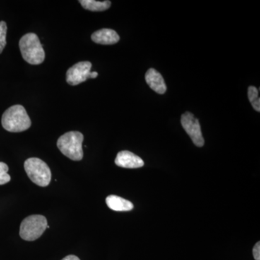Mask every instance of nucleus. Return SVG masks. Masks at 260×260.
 <instances>
[{"label":"nucleus","mask_w":260,"mask_h":260,"mask_svg":"<svg viewBox=\"0 0 260 260\" xmlns=\"http://www.w3.org/2000/svg\"><path fill=\"white\" fill-rule=\"evenodd\" d=\"M2 125L10 133H21L30 127L31 121L23 106L15 105L3 114Z\"/></svg>","instance_id":"nucleus-1"},{"label":"nucleus","mask_w":260,"mask_h":260,"mask_svg":"<svg viewBox=\"0 0 260 260\" xmlns=\"http://www.w3.org/2000/svg\"><path fill=\"white\" fill-rule=\"evenodd\" d=\"M19 47L24 60L29 64H42L45 59V52L39 37L34 32L25 34L19 42Z\"/></svg>","instance_id":"nucleus-2"},{"label":"nucleus","mask_w":260,"mask_h":260,"mask_svg":"<svg viewBox=\"0 0 260 260\" xmlns=\"http://www.w3.org/2000/svg\"><path fill=\"white\" fill-rule=\"evenodd\" d=\"M83 135L80 132H68L57 140V147L61 153L73 160H81L83 158Z\"/></svg>","instance_id":"nucleus-3"},{"label":"nucleus","mask_w":260,"mask_h":260,"mask_svg":"<svg viewBox=\"0 0 260 260\" xmlns=\"http://www.w3.org/2000/svg\"><path fill=\"white\" fill-rule=\"evenodd\" d=\"M24 169L29 179L38 186H47L50 184L51 172L45 162L38 158L27 159Z\"/></svg>","instance_id":"nucleus-4"},{"label":"nucleus","mask_w":260,"mask_h":260,"mask_svg":"<svg viewBox=\"0 0 260 260\" xmlns=\"http://www.w3.org/2000/svg\"><path fill=\"white\" fill-rule=\"evenodd\" d=\"M47 220L41 215H32L24 219L20 224V236L23 240H37L47 229Z\"/></svg>","instance_id":"nucleus-5"},{"label":"nucleus","mask_w":260,"mask_h":260,"mask_svg":"<svg viewBox=\"0 0 260 260\" xmlns=\"http://www.w3.org/2000/svg\"><path fill=\"white\" fill-rule=\"evenodd\" d=\"M92 64L90 61H80L70 68L67 72L66 80L71 85H79L88 78H97V72H90Z\"/></svg>","instance_id":"nucleus-6"},{"label":"nucleus","mask_w":260,"mask_h":260,"mask_svg":"<svg viewBox=\"0 0 260 260\" xmlns=\"http://www.w3.org/2000/svg\"><path fill=\"white\" fill-rule=\"evenodd\" d=\"M181 123L193 143L199 148L203 147L205 140L202 134L199 120L191 113L186 112L181 115Z\"/></svg>","instance_id":"nucleus-7"},{"label":"nucleus","mask_w":260,"mask_h":260,"mask_svg":"<svg viewBox=\"0 0 260 260\" xmlns=\"http://www.w3.org/2000/svg\"><path fill=\"white\" fill-rule=\"evenodd\" d=\"M115 164L118 167L126 169H138L144 166L143 159L127 150H123L118 153L115 159Z\"/></svg>","instance_id":"nucleus-8"},{"label":"nucleus","mask_w":260,"mask_h":260,"mask_svg":"<svg viewBox=\"0 0 260 260\" xmlns=\"http://www.w3.org/2000/svg\"><path fill=\"white\" fill-rule=\"evenodd\" d=\"M145 80L150 88L158 94H164L167 91V85L164 78L157 70L150 68L145 74Z\"/></svg>","instance_id":"nucleus-9"},{"label":"nucleus","mask_w":260,"mask_h":260,"mask_svg":"<svg viewBox=\"0 0 260 260\" xmlns=\"http://www.w3.org/2000/svg\"><path fill=\"white\" fill-rule=\"evenodd\" d=\"M93 42L102 45H112L119 42L120 37L117 32L112 29L103 28L94 32L91 36Z\"/></svg>","instance_id":"nucleus-10"},{"label":"nucleus","mask_w":260,"mask_h":260,"mask_svg":"<svg viewBox=\"0 0 260 260\" xmlns=\"http://www.w3.org/2000/svg\"><path fill=\"white\" fill-rule=\"evenodd\" d=\"M106 203L107 206L114 211H130L134 208V205L129 200L116 195H109L106 199Z\"/></svg>","instance_id":"nucleus-11"},{"label":"nucleus","mask_w":260,"mask_h":260,"mask_svg":"<svg viewBox=\"0 0 260 260\" xmlns=\"http://www.w3.org/2000/svg\"><path fill=\"white\" fill-rule=\"evenodd\" d=\"M79 3L84 9L93 12L105 11L112 5L110 1L99 2L95 0H80Z\"/></svg>","instance_id":"nucleus-12"},{"label":"nucleus","mask_w":260,"mask_h":260,"mask_svg":"<svg viewBox=\"0 0 260 260\" xmlns=\"http://www.w3.org/2000/svg\"><path fill=\"white\" fill-rule=\"evenodd\" d=\"M248 98L252 107L256 112H260V99L259 90L254 86H249L248 88Z\"/></svg>","instance_id":"nucleus-13"},{"label":"nucleus","mask_w":260,"mask_h":260,"mask_svg":"<svg viewBox=\"0 0 260 260\" xmlns=\"http://www.w3.org/2000/svg\"><path fill=\"white\" fill-rule=\"evenodd\" d=\"M7 31H8L7 23L5 21H0V54L6 47Z\"/></svg>","instance_id":"nucleus-14"},{"label":"nucleus","mask_w":260,"mask_h":260,"mask_svg":"<svg viewBox=\"0 0 260 260\" xmlns=\"http://www.w3.org/2000/svg\"><path fill=\"white\" fill-rule=\"evenodd\" d=\"M11 177L8 173H0V185L7 184L9 182Z\"/></svg>","instance_id":"nucleus-15"},{"label":"nucleus","mask_w":260,"mask_h":260,"mask_svg":"<svg viewBox=\"0 0 260 260\" xmlns=\"http://www.w3.org/2000/svg\"><path fill=\"white\" fill-rule=\"evenodd\" d=\"M253 256L254 259L260 260V242H258L253 248Z\"/></svg>","instance_id":"nucleus-16"},{"label":"nucleus","mask_w":260,"mask_h":260,"mask_svg":"<svg viewBox=\"0 0 260 260\" xmlns=\"http://www.w3.org/2000/svg\"><path fill=\"white\" fill-rule=\"evenodd\" d=\"M9 168L6 164L3 162H0V173H8Z\"/></svg>","instance_id":"nucleus-17"},{"label":"nucleus","mask_w":260,"mask_h":260,"mask_svg":"<svg viewBox=\"0 0 260 260\" xmlns=\"http://www.w3.org/2000/svg\"><path fill=\"white\" fill-rule=\"evenodd\" d=\"M61 260H80V259L77 256L68 255V256H65V257L63 258V259Z\"/></svg>","instance_id":"nucleus-18"}]
</instances>
